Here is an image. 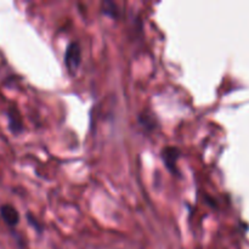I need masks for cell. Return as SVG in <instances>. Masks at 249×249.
Here are the masks:
<instances>
[{
  "mask_svg": "<svg viewBox=\"0 0 249 249\" xmlns=\"http://www.w3.org/2000/svg\"><path fill=\"white\" fill-rule=\"evenodd\" d=\"M82 63V49L78 41H72L68 44L65 53V65L70 75L77 74Z\"/></svg>",
  "mask_w": 249,
  "mask_h": 249,
  "instance_id": "6da1fadb",
  "label": "cell"
},
{
  "mask_svg": "<svg viewBox=\"0 0 249 249\" xmlns=\"http://www.w3.org/2000/svg\"><path fill=\"white\" fill-rule=\"evenodd\" d=\"M180 156H181V151L175 146H167L162 150V160L164 162L165 168L173 175H179L178 160H179Z\"/></svg>",
  "mask_w": 249,
  "mask_h": 249,
  "instance_id": "7a4b0ae2",
  "label": "cell"
},
{
  "mask_svg": "<svg viewBox=\"0 0 249 249\" xmlns=\"http://www.w3.org/2000/svg\"><path fill=\"white\" fill-rule=\"evenodd\" d=\"M6 116L9 130L14 135H19L23 131V121H22V116L18 109L15 106L9 107V109L6 112Z\"/></svg>",
  "mask_w": 249,
  "mask_h": 249,
  "instance_id": "3957f363",
  "label": "cell"
},
{
  "mask_svg": "<svg viewBox=\"0 0 249 249\" xmlns=\"http://www.w3.org/2000/svg\"><path fill=\"white\" fill-rule=\"evenodd\" d=\"M0 216L10 229H15L19 224L18 211L10 203H5L0 206Z\"/></svg>",
  "mask_w": 249,
  "mask_h": 249,
  "instance_id": "277c9868",
  "label": "cell"
},
{
  "mask_svg": "<svg viewBox=\"0 0 249 249\" xmlns=\"http://www.w3.org/2000/svg\"><path fill=\"white\" fill-rule=\"evenodd\" d=\"M101 12L113 19L119 18V16H121V10H119L118 5L113 1H109V0H105L101 2Z\"/></svg>",
  "mask_w": 249,
  "mask_h": 249,
  "instance_id": "5b68a950",
  "label": "cell"
},
{
  "mask_svg": "<svg viewBox=\"0 0 249 249\" xmlns=\"http://www.w3.org/2000/svg\"><path fill=\"white\" fill-rule=\"evenodd\" d=\"M139 122H140V124L142 125V128H146L148 129V130H153V129L156 128V119L155 117L150 116V114L147 113H143V114H140V117H139Z\"/></svg>",
  "mask_w": 249,
  "mask_h": 249,
  "instance_id": "8992f818",
  "label": "cell"
},
{
  "mask_svg": "<svg viewBox=\"0 0 249 249\" xmlns=\"http://www.w3.org/2000/svg\"><path fill=\"white\" fill-rule=\"evenodd\" d=\"M26 218H27V220H28V223L31 224V226H33V228L36 229V230L38 231L39 233H40V232H43V230H44V229H43V226L40 225V223H39V221L36 220V219L34 218V216L32 215V214H27V215H26Z\"/></svg>",
  "mask_w": 249,
  "mask_h": 249,
  "instance_id": "52a82bcc",
  "label": "cell"
}]
</instances>
